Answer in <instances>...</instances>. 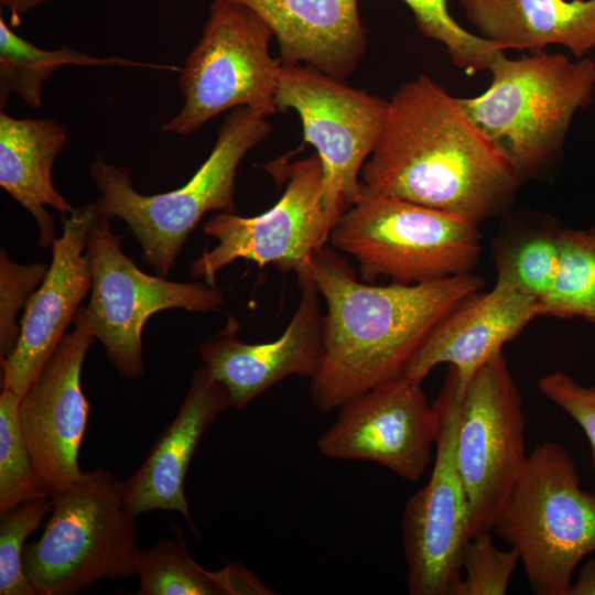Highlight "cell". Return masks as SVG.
Listing matches in <instances>:
<instances>
[{
	"label": "cell",
	"mask_w": 595,
	"mask_h": 595,
	"mask_svg": "<svg viewBox=\"0 0 595 595\" xmlns=\"http://www.w3.org/2000/svg\"><path fill=\"white\" fill-rule=\"evenodd\" d=\"M360 175L375 192L477 224L507 213L521 185L457 98L424 74L388 100L381 134Z\"/></svg>",
	"instance_id": "6da1fadb"
},
{
	"label": "cell",
	"mask_w": 595,
	"mask_h": 595,
	"mask_svg": "<svg viewBox=\"0 0 595 595\" xmlns=\"http://www.w3.org/2000/svg\"><path fill=\"white\" fill-rule=\"evenodd\" d=\"M310 272L327 309L324 355L309 386L323 414L400 377L431 329L485 284L473 272L416 284L366 283L325 247L314 253Z\"/></svg>",
	"instance_id": "7a4b0ae2"
},
{
	"label": "cell",
	"mask_w": 595,
	"mask_h": 595,
	"mask_svg": "<svg viewBox=\"0 0 595 595\" xmlns=\"http://www.w3.org/2000/svg\"><path fill=\"white\" fill-rule=\"evenodd\" d=\"M504 52L489 66V87L457 101L522 184L560 163L573 118L594 101L595 61L543 51L511 60Z\"/></svg>",
	"instance_id": "3957f363"
},
{
	"label": "cell",
	"mask_w": 595,
	"mask_h": 595,
	"mask_svg": "<svg viewBox=\"0 0 595 595\" xmlns=\"http://www.w3.org/2000/svg\"><path fill=\"white\" fill-rule=\"evenodd\" d=\"M271 125L253 110L238 107L221 122L208 158L182 187L143 195L133 187L130 171L97 155L89 174L100 192L99 214L120 218L142 249L143 260L166 278L190 234L212 210L235 213L237 170L246 154L271 132Z\"/></svg>",
	"instance_id": "277c9868"
},
{
	"label": "cell",
	"mask_w": 595,
	"mask_h": 595,
	"mask_svg": "<svg viewBox=\"0 0 595 595\" xmlns=\"http://www.w3.org/2000/svg\"><path fill=\"white\" fill-rule=\"evenodd\" d=\"M51 501L42 536L23 550V570L36 595H74L105 578L136 575L141 549L123 480L102 467L83 472Z\"/></svg>",
	"instance_id": "5b68a950"
},
{
	"label": "cell",
	"mask_w": 595,
	"mask_h": 595,
	"mask_svg": "<svg viewBox=\"0 0 595 595\" xmlns=\"http://www.w3.org/2000/svg\"><path fill=\"white\" fill-rule=\"evenodd\" d=\"M358 277L416 284L472 273L482 251L478 224L465 217L363 188L329 234Z\"/></svg>",
	"instance_id": "8992f818"
},
{
	"label": "cell",
	"mask_w": 595,
	"mask_h": 595,
	"mask_svg": "<svg viewBox=\"0 0 595 595\" xmlns=\"http://www.w3.org/2000/svg\"><path fill=\"white\" fill-rule=\"evenodd\" d=\"M516 548L533 594L569 595L581 561L595 552V493L555 442L534 446L493 530Z\"/></svg>",
	"instance_id": "52a82bcc"
},
{
	"label": "cell",
	"mask_w": 595,
	"mask_h": 595,
	"mask_svg": "<svg viewBox=\"0 0 595 595\" xmlns=\"http://www.w3.org/2000/svg\"><path fill=\"white\" fill-rule=\"evenodd\" d=\"M273 37L270 26L248 7L212 0L203 34L178 71L184 105L161 131L188 136L238 107L262 117L278 112L274 96L282 64L270 55Z\"/></svg>",
	"instance_id": "ba28073f"
},
{
	"label": "cell",
	"mask_w": 595,
	"mask_h": 595,
	"mask_svg": "<svg viewBox=\"0 0 595 595\" xmlns=\"http://www.w3.org/2000/svg\"><path fill=\"white\" fill-rule=\"evenodd\" d=\"M262 167L278 183L286 182L282 196L257 216L219 213L205 221L203 231L217 245L193 261V279L215 286L217 273L237 259L298 275L310 269L314 253L329 240L332 225L323 203L324 174L317 153L292 162L284 155Z\"/></svg>",
	"instance_id": "9c48e42d"
},
{
	"label": "cell",
	"mask_w": 595,
	"mask_h": 595,
	"mask_svg": "<svg viewBox=\"0 0 595 595\" xmlns=\"http://www.w3.org/2000/svg\"><path fill=\"white\" fill-rule=\"evenodd\" d=\"M110 219L98 212L88 234L91 289L82 311L116 370L134 380L144 375L141 333L151 315L169 309L214 312L223 294L205 282H175L140 270L123 252L122 235L112 231Z\"/></svg>",
	"instance_id": "30bf717a"
},
{
	"label": "cell",
	"mask_w": 595,
	"mask_h": 595,
	"mask_svg": "<svg viewBox=\"0 0 595 595\" xmlns=\"http://www.w3.org/2000/svg\"><path fill=\"white\" fill-rule=\"evenodd\" d=\"M274 101L293 109L323 166V203L334 227L359 197L361 169L381 134L388 100L307 65H282Z\"/></svg>",
	"instance_id": "8fae6325"
},
{
	"label": "cell",
	"mask_w": 595,
	"mask_h": 595,
	"mask_svg": "<svg viewBox=\"0 0 595 595\" xmlns=\"http://www.w3.org/2000/svg\"><path fill=\"white\" fill-rule=\"evenodd\" d=\"M458 394L455 456L472 537L493 530L521 476L528 458L526 422L502 351L486 361Z\"/></svg>",
	"instance_id": "7c38bea8"
},
{
	"label": "cell",
	"mask_w": 595,
	"mask_h": 595,
	"mask_svg": "<svg viewBox=\"0 0 595 595\" xmlns=\"http://www.w3.org/2000/svg\"><path fill=\"white\" fill-rule=\"evenodd\" d=\"M433 404L440 431L431 477L407 500L402 512L410 595H453L462 580L463 551L470 538L468 499L455 456L459 394L451 368Z\"/></svg>",
	"instance_id": "4fadbf2b"
},
{
	"label": "cell",
	"mask_w": 595,
	"mask_h": 595,
	"mask_svg": "<svg viewBox=\"0 0 595 595\" xmlns=\"http://www.w3.org/2000/svg\"><path fill=\"white\" fill-rule=\"evenodd\" d=\"M317 440L320 452L342 461H367L418 482L432 458L440 416L422 383L402 376L345 401Z\"/></svg>",
	"instance_id": "5bb4252c"
},
{
	"label": "cell",
	"mask_w": 595,
	"mask_h": 595,
	"mask_svg": "<svg viewBox=\"0 0 595 595\" xmlns=\"http://www.w3.org/2000/svg\"><path fill=\"white\" fill-rule=\"evenodd\" d=\"M74 328L64 335L40 374L20 399L19 423L35 473L50 497L73 485L83 474L78 452L89 404L80 374L95 336L82 307Z\"/></svg>",
	"instance_id": "9a60e30c"
},
{
	"label": "cell",
	"mask_w": 595,
	"mask_h": 595,
	"mask_svg": "<svg viewBox=\"0 0 595 595\" xmlns=\"http://www.w3.org/2000/svg\"><path fill=\"white\" fill-rule=\"evenodd\" d=\"M301 299L282 335L269 343L241 342L231 314L226 325L199 349L204 366L227 389L231 407L242 409L277 382L298 375L311 379L323 355L321 294L310 269L296 275Z\"/></svg>",
	"instance_id": "2e32d148"
},
{
	"label": "cell",
	"mask_w": 595,
	"mask_h": 595,
	"mask_svg": "<svg viewBox=\"0 0 595 595\" xmlns=\"http://www.w3.org/2000/svg\"><path fill=\"white\" fill-rule=\"evenodd\" d=\"M98 214L95 203L75 208L63 221L52 248V261L31 295L20 321L13 351L3 360L2 388L20 397L40 374L91 289L87 239Z\"/></svg>",
	"instance_id": "e0dca14e"
},
{
	"label": "cell",
	"mask_w": 595,
	"mask_h": 595,
	"mask_svg": "<svg viewBox=\"0 0 595 595\" xmlns=\"http://www.w3.org/2000/svg\"><path fill=\"white\" fill-rule=\"evenodd\" d=\"M538 316V301L496 282L489 291L474 293L443 317L401 376L422 383L433 368L448 364L462 391L486 361Z\"/></svg>",
	"instance_id": "ac0fdd59"
},
{
	"label": "cell",
	"mask_w": 595,
	"mask_h": 595,
	"mask_svg": "<svg viewBox=\"0 0 595 595\" xmlns=\"http://www.w3.org/2000/svg\"><path fill=\"white\" fill-rule=\"evenodd\" d=\"M229 407L226 387L205 366L196 368L175 418L142 464L123 480L125 504L131 513L176 511L199 538L185 497L184 479L204 433Z\"/></svg>",
	"instance_id": "d6986e66"
},
{
	"label": "cell",
	"mask_w": 595,
	"mask_h": 595,
	"mask_svg": "<svg viewBox=\"0 0 595 595\" xmlns=\"http://www.w3.org/2000/svg\"><path fill=\"white\" fill-rule=\"evenodd\" d=\"M272 30L282 65H307L346 80L367 50L358 0H231Z\"/></svg>",
	"instance_id": "ffe728a7"
},
{
	"label": "cell",
	"mask_w": 595,
	"mask_h": 595,
	"mask_svg": "<svg viewBox=\"0 0 595 595\" xmlns=\"http://www.w3.org/2000/svg\"><path fill=\"white\" fill-rule=\"evenodd\" d=\"M67 128L48 118H14L0 111V185L35 219L37 246L48 248L56 239L50 206L62 214L73 207L54 186L52 167L67 142Z\"/></svg>",
	"instance_id": "44dd1931"
},
{
	"label": "cell",
	"mask_w": 595,
	"mask_h": 595,
	"mask_svg": "<svg viewBox=\"0 0 595 595\" xmlns=\"http://www.w3.org/2000/svg\"><path fill=\"white\" fill-rule=\"evenodd\" d=\"M478 35L506 50L558 44L581 60L595 48V0H461Z\"/></svg>",
	"instance_id": "7402d4cb"
},
{
	"label": "cell",
	"mask_w": 595,
	"mask_h": 595,
	"mask_svg": "<svg viewBox=\"0 0 595 595\" xmlns=\"http://www.w3.org/2000/svg\"><path fill=\"white\" fill-rule=\"evenodd\" d=\"M136 576L138 595H272L277 594L240 563L208 571L188 553L183 537L141 549Z\"/></svg>",
	"instance_id": "603a6c76"
},
{
	"label": "cell",
	"mask_w": 595,
	"mask_h": 595,
	"mask_svg": "<svg viewBox=\"0 0 595 595\" xmlns=\"http://www.w3.org/2000/svg\"><path fill=\"white\" fill-rule=\"evenodd\" d=\"M562 227L550 216L517 214L493 245L497 281L540 302L553 283Z\"/></svg>",
	"instance_id": "cb8c5ba5"
},
{
	"label": "cell",
	"mask_w": 595,
	"mask_h": 595,
	"mask_svg": "<svg viewBox=\"0 0 595 595\" xmlns=\"http://www.w3.org/2000/svg\"><path fill=\"white\" fill-rule=\"evenodd\" d=\"M66 65L86 67L130 66L178 72V66L136 62L125 57H97L68 46L44 50L17 34L0 17V109L17 94L31 108L42 107L46 80Z\"/></svg>",
	"instance_id": "d4e9b609"
},
{
	"label": "cell",
	"mask_w": 595,
	"mask_h": 595,
	"mask_svg": "<svg viewBox=\"0 0 595 595\" xmlns=\"http://www.w3.org/2000/svg\"><path fill=\"white\" fill-rule=\"evenodd\" d=\"M540 316L595 323V231L562 227L558 270Z\"/></svg>",
	"instance_id": "484cf974"
},
{
	"label": "cell",
	"mask_w": 595,
	"mask_h": 595,
	"mask_svg": "<svg viewBox=\"0 0 595 595\" xmlns=\"http://www.w3.org/2000/svg\"><path fill=\"white\" fill-rule=\"evenodd\" d=\"M21 397L2 388L0 396V512L35 499L51 498L41 484L21 432Z\"/></svg>",
	"instance_id": "4316f807"
},
{
	"label": "cell",
	"mask_w": 595,
	"mask_h": 595,
	"mask_svg": "<svg viewBox=\"0 0 595 595\" xmlns=\"http://www.w3.org/2000/svg\"><path fill=\"white\" fill-rule=\"evenodd\" d=\"M411 9L420 33L442 43L452 63L467 75L488 71L500 51L506 47L473 34L451 15L448 0H402Z\"/></svg>",
	"instance_id": "83f0119b"
},
{
	"label": "cell",
	"mask_w": 595,
	"mask_h": 595,
	"mask_svg": "<svg viewBox=\"0 0 595 595\" xmlns=\"http://www.w3.org/2000/svg\"><path fill=\"white\" fill-rule=\"evenodd\" d=\"M51 510V498H42L0 512L1 595H36L23 570V550L25 540Z\"/></svg>",
	"instance_id": "f1b7e54d"
},
{
	"label": "cell",
	"mask_w": 595,
	"mask_h": 595,
	"mask_svg": "<svg viewBox=\"0 0 595 595\" xmlns=\"http://www.w3.org/2000/svg\"><path fill=\"white\" fill-rule=\"evenodd\" d=\"M493 531L479 532L469 538L462 556L465 577L453 595H505L511 576L520 561L519 552L511 547H496Z\"/></svg>",
	"instance_id": "f546056e"
},
{
	"label": "cell",
	"mask_w": 595,
	"mask_h": 595,
	"mask_svg": "<svg viewBox=\"0 0 595 595\" xmlns=\"http://www.w3.org/2000/svg\"><path fill=\"white\" fill-rule=\"evenodd\" d=\"M48 266L42 262L22 264L0 251V357L6 359L15 348L20 324L17 315L25 309L31 295L44 280Z\"/></svg>",
	"instance_id": "4dcf8cb0"
},
{
	"label": "cell",
	"mask_w": 595,
	"mask_h": 595,
	"mask_svg": "<svg viewBox=\"0 0 595 595\" xmlns=\"http://www.w3.org/2000/svg\"><path fill=\"white\" fill-rule=\"evenodd\" d=\"M538 388L583 429L591 445L595 470V387L581 385L563 371H554L543 376Z\"/></svg>",
	"instance_id": "1f68e13d"
},
{
	"label": "cell",
	"mask_w": 595,
	"mask_h": 595,
	"mask_svg": "<svg viewBox=\"0 0 595 595\" xmlns=\"http://www.w3.org/2000/svg\"><path fill=\"white\" fill-rule=\"evenodd\" d=\"M569 595H595V558L583 564L576 580L571 584Z\"/></svg>",
	"instance_id": "d6a6232c"
},
{
	"label": "cell",
	"mask_w": 595,
	"mask_h": 595,
	"mask_svg": "<svg viewBox=\"0 0 595 595\" xmlns=\"http://www.w3.org/2000/svg\"><path fill=\"white\" fill-rule=\"evenodd\" d=\"M50 0H0L2 8L7 9L11 19L19 22L20 18Z\"/></svg>",
	"instance_id": "836d02e7"
},
{
	"label": "cell",
	"mask_w": 595,
	"mask_h": 595,
	"mask_svg": "<svg viewBox=\"0 0 595 595\" xmlns=\"http://www.w3.org/2000/svg\"><path fill=\"white\" fill-rule=\"evenodd\" d=\"M592 229L595 231V226H592Z\"/></svg>",
	"instance_id": "e575fe53"
}]
</instances>
